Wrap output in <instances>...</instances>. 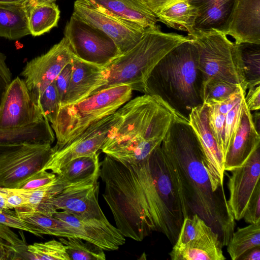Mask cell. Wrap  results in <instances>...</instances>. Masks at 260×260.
<instances>
[{
    "mask_svg": "<svg viewBox=\"0 0 260 260\" xmlns=\"http://www.w3.org/2000/svg\"><path fill=\"white\" fill-rule=\"evenodd\" d=\"M72 71V61L64 67L54 81L61 102V106L64 102L70 85Z\"/></svg>",
    "mask_w": 260,
    "mask_h": 260,
    "instance_id": "ee69618b",
    "label": "cell"
},
{
    "mask_svg": "<svg viewBox=\"0 0 260 260\" xmlns=\"http://www.w3.org/2000/svg\"><path fill=\"white\" fill-rule=\"evenodd\" d=\"M44 119L23 79L12 80L0 104V129L23 127Z\"/></svg>",
    "mask_w": 260,
    "mask_h": 260,
    "instance_id": "5bb4252c",
    "label": "cell"
},
{
    "mask_svg": "<svg viewBox=\"0 0 260 260\" xmlns=\"http://www.w3.org/2000/svg\"><path fill=\"white\" fill-rule=\"evenodd\" d=\"M204 83L198 50L190 38L158 61L146 80L144 93L157 96L180 118L188 122L192 109L204 103Z\"/></svg>",
    "mask_w": 260,
    "mask_h": 260,
    "instance_id": "3957f363",
    "label": "cell"
},
{
    "mask_svg": "<svg viewBox=\"0 0 260 260\" xmlns=\"http://www.w3.org/2000/svg\"><path fill=\"white\" fill-rule=\"evenodd\" d=\"M197 16V9L187 1L178 2L155 15L157 21L188 34L193 31Z\"/></svg>",
    "mask_w": 260,
    "mask_h": 260,
    "instance_id": "83f0119b",
    "label": "cell"
},
{
    "mask_svg": "<svg viewBox=\"0 0 260 260\" xmlns=\"http://www.w3.org/2000/svg\"><path fill=\"white\" fill-rule=\"evenodd\" d=\"M223 245L213 230L180 248H173L172 260H224Z\"/></svg>",
    "mask_w": 260,
    "mask_h": 260,
    "instance_id": "7402d4cb",
    "label": "cell"
},
{
    "mask_svg": "<svg viewBox=\"0 0 260 260\" xmlns=\"http://www.w3.org/2000/svg\"><path fill=\"white\" fill-rule=\"evenodd\" d=\"M199 53V67L204 82L210 78L221 79L247 87L241 73L235 44L225 34L215 30L193 31L187 36Z\"/></svg>",
    "mask_w": 260,
    "mask_h": 260,
    "instance_id": "52a82bcc",
    "label": "cell"
},
{
    "mask_svg": "<svg viewBox=\"0 0 260 260\" xmlns=\"http://www.w3.org/2000/svg\"><path fill=\"white\" fill-rule=\"evenodd\" d=\"M253 122L254 123L255 127L258 133H259L260 127V113L259 110H256L255 112L252 115Z\"/></svg>",
    "mask_w": 260,
    "mask_h": 260,
    "instance_id": "816d5d0a",
    "label": "cell"
},
{
    "mask_svg": "<svg viewBox=\"0 0 260 260\" xmlns=\"http://www.w3.org/2000/svg\"><path fill=\"white\" fill-rule=\"evenodd\" d=\"M73 57L69 43L64 37L46 53L26 63L20 75L37 103L45 89L73 61Z\"/></svg>",
    "mask_w": 260,
    "mask_h": 260,
    "instance_id": "4fadbf2b",
    "label": "cell"
},
{
    "mask_svg": "<svg viewBox=\"0 0 260 260\" xmlns=\"http://www.w3.org/2000/svg\"><path fill=\"white\" fill-rule=\"evenodd\" d=\"M60 11L54 2L28 6V19L30 35H42L57 25Z\"/></svg>",
    "mask_w": 260,
    "mask_h": 260,
    "instance_id": "4dcf8cb0",
    "label": "cell"
},
{
    "mask_svg": "<svg viewBox=\"0 0 260 260\" xmlns=\"http://www.w3.org/2000/svg\"><path fill=\"white\" fill-rule=\"evenodd\" d=\"M245 95L243 94L235 106L225 115V142L228 149L241 122Z\"/></svg>",
    "mask_w": 260,
    "mask_h": 260,
    "instance_id": "ab89813d",
    "label": "cell"
},
{
    "mask_svg": "<svg viewBox=\"0 0 260 260\" xmlns=\"http://www.w3.org/2000/svg\"><path fill=\"white\" fill-rule=\"evenodd\" d=\"M15 212L19 218L40 230L42 235L78 238L77 231L74 228L53 216H47L32 211Z\"/></svg>",
    "mask_w": 260,
    "mask_h": 260,
    "instance_id": "f1b7e54d",
    "label": "cell"
},
{
    "mask_svg": "<svg viewBox=\"0 0 260 260\" xmlns=\"http://www.w3.org/2000/svg\"><path fill=\"white\" fill-rule=\"evenodd\" d=\"M7 209H17L27 203L26 199L15 188H6Z\"/></svg>",
    "mask_w": 260,
    "mask_h": 260,
    "instance_id": "bcb514c9",
    "label": "cell"
},
{
    "mask_svg": "<svg viewBox=\"0 0 260 260\" xmlns=\"http://www.w3.org/2000/svg\"><path fill=\"white\" fill-rule=\"evenodd\" d=\"M182 1L187 0H142L145 5L155 16L162 10Z\"/></svg>",
    "mask_w": 260,
    "mask_h": 260,
    "instance_id": "c3c4849f",
    "label": "cell"
},
{
    "mask_svg": "<svg viewBox=\"0 0 260 260\" xmlns=\"http://www.w3.org/2000/svg\"><path fill=\"white\" fill-rule=\"evenodd\" d=\"M240 85L219 79L210 78L204 83V103L223 101L236 92Z\"/></svg>",
    "mask_w": 260,
    "mask_h": 260,
    "instance_id": "8d00e7d4",
    "label": "cell"
},
{
    "mask_svg": "<svg viewBox=\"0 0 260 260\" xmlns=\"http://www.w3.org/2000/svg\"><path fill=\"white\" fill-rule=\"evenodd\" d=\"M54 139L52 128L45 118L23 127L0 129V144L41 143L51 144Z\"/></svg>",
    "mask_w": 260,
    "mask_h": 260,
    "instance_id": "d4e9b609",
    "label": "cell"
},
{
    "mask_svg": "<svg viewBox=\"0 0 260 260\" xmlns=\"http://www.w3.org/2000/svg\"><path fill=\"white\" fill-rule=\"evenodd\" d=\"M74 185V184H73ZM71 185L60 175L47 183L34 189H16L27 200V203L15 209V212H36L39 213L46 202L60 193L66 187ZM16 189V188H15Z\"/></svg>",
    "mask_w": 260,
    "mask_h": 260,
    "instance_id": "4316f807",
    "label": "cell"
},
{
    "mask_svg": "<svg viewBox=\"0 0 260 260\" xmlns=\"http://www.w3.org/2000/svg\"><path fill=\"white\" fill-rule=\"evenodd\" d=\"M227 246L232 260H238L247 250L260 246V224H250L238 228L233 233Z\"/></svg>",
    "mask_w": 260,
    "mask_h": 260,
    "instance_id": "1f68e13d",
    "label": "cell"
},
{
    "mask_svg": "<svg viewBox=\"0 0 260 260\" xmlns=\"http://www.w3.org/2000/svg\"><path fill=\"white\" fill-rule=\"evenodd\" d=\"M2 187H0V191L2 190Z\"/></svg>",
    "mask_w": 260,
    "mask_h": 260,
    "instance_id": "9f6ffc18",
    "label": "cell"
},
{
    "mask_svg": "<svg viewBox=\"0 0 260 260\" xmlns=\"http://www.w3.org/2000/svg\"><path fill=\"white\" fill-rule=\"evenodd\" d=\"M230 171L228 203L235 220L239 221L243 218L252 195L260 184V146L242 166Z\"/></svg>",
    "mask_w": 260,
    "mask_h": 260,
    "instance_id": "2e32d148",
    "label": "cell"
},
{
    "mask_svg": "<svg viewBox=\"0 0 260 260\" xmlns=\"http://www.w3.org/2000/svg\"><path fill=\"white\" fill-rule=\"evenodd\" d=\"M187 1L197 9L193 31L215 30L226 35L237 0Z\"/></svg>",
    "mask_w": 260,
    "mask_h": 260,
    "instance_id": "d6986e66",
    "label": "cell"
},
{
    "mask_svg": "<svg viewBox=\"0 0 260 260\" xmlns=\"http://www.w3.org/2000/svg\"><path fill=\"white\" fill-rule=\"evenodd\" d=\"M148 189V213L154 232L172 245L178 239L185 213L173 174L160 145L144 159Z\"/></svg>",
    "mask_w": 260,
    "mask_h": 260,
    "instance_id": "5b68a950",
    "label": "cell"
},
{
    "mask_svg": "<svg viewBox=\"0 0 260 260\" xmlns=\"http://www.w3.org/2000/svg\"><path fill=\"white\" fill-rule=\"evenodd\" d=\"M100 176L93 177L66 187L49 199L39 213L52 216L58 210L80 218L107 219L98 202Z\"/></svg>",
    "mask_w": 260,
    "mask_h": 260,
    "instance_id": "8fae6325",
    "label": "cell"
},
{
    "mask_svg": "<svg viewBox=\"0 0 260 260\" xmlns=\"http://www.w3.org/2000/svg\"><path fill=\"white\" fill-rule=\"evenodd\" d=\"M56 177V174L42 169L20 182L15 188L20 189L38 188L49 183Z\"/></svg>",
    "mask_w": 260,
    "mask_h": 260,
    "instance_id": "b9f144b4",
    "label": "cell"
},
{
    "mask_svg": "<svg viewBox=\"0 0 260 260\" xmlns=\"http://www.w3.org/2000/svg\"><path fill=\"white\" fill-rule=\"evenodd\" d=\"M121 119L117 110L87 127L60 149L53 151L42 170L57 175L60 169L76 158L97 153L101 149L113 128Z\"/></svg>",
    "mask_w": 260,
    "mask_h": 260,
    "instance_id": "7c38bea8",
    "label": "cell"
},
{
    "mask_svg": "<svg viewBox=\"0 0 260 260\" xmlns=\"http://www.w3.org/2000/svg\"><path fill=\"white\" fill-rule=\"evenodd\" d=\"M260 146V135L256 131L252 114L244 102L239 126L231 140L224 157L225 171L241 167Z\"/></svg>",
    "mask_w": 260,
    "mask_h": 260,
    "instance_id": "ac0fdd59",
    "label": "cell"
},
{
    "mask_svg": "<svg viewBox=\"0 0 260 260\" xmlns=\"http://www.w3.org/2000/svg\"><path fill=\"white\" fill-rule=\"evenodd\" d=\"M59 241L64 245L70 260L106 259L104 250L89 242L73 237H61Z\"/></svg>",
    "mask_w": 260,
    "mask_h": 260,
    "instance_id": "836d02e7",
    "label": "cell"
},
{
    "mask_svg": "<svg viewBox=\"0 0 260 260\" xmlns=\"http://www.w3.org/2000/svg\"><path fill=\"white\" fill-rule=\"evenodd\" d=\"M188 123L193 129L203 149L205 167L213 191H224V158L214 138L208 124V107L206 104L191 110Z\"/></svg>",
    "mask_w": 260,
    "mask_h": 260,
    "instance_id": "9a60e30c",
    "label": "cell"
},
{
    "mask_svg": "<svg viewBox=\"0 0 260 260\" xmlns=\"http://www.w3.org/2000/svg\"><path fill=\"white\" fill-rule=\"evenodd\" d=\"M33 260H70L64 245L54 239L28 245Z\"/></svg>",
    "mask_w": 260,
    "mask_h": 260,
    "instance_id": "d590c367",
    "label": "cell"
},
{
    "mask_svg": "<svg viewBox=\"0 0 260 260\" xmlns=\"http://www.w3.org/2000/svg\"><path fill=\"white\" fill-rule=\"evenodd\" d=\"M213 230L197 214L186 216L173 248H180Z\"/></svg>",
    "mask_w": 260,
    "mask_h": 260,
    "instance_id": "e575fe53",
    "label": "cell"
},
{
    "mask_svg": "<svg viewBox=\"0 0 260 260\" xmlns=\"http://www.w3.org/2000/svg\"><path fill=\"white\" fill-rule=\"evenodd\" d=\"M28 6L23 3H0V37L17 40L30 35Z\"/></svg>",
    "mask_w": 260,
    "mask_h": 260,
    "instance_id": "cb8c5ba5",
    "label": "cell"
},
{
    "mask_svg": "<svg viewBox=\"0 0 260 260\" xmlns=\"http://www.w3.org/2000/svg\"><path fill=\"white\" fill-rule=\"evenodd\" d=\"M238 259L260 260V246L255 247L247 250Z\"/></svg>",
    "mask_w": 260,
    "mask_h": 260,
    "instance_id": "681fc988",
    "label": "cell"
},
{
    "mask_svg": "<svg viewBox=\"0 0 260 260\" xmlns=\"http://www.w3.org/2000/svg\"><path fill=\"white\" fill-rule=\"evenodd\" d=\"M160 147L176 182L185 216L197 214L217 234L223 246H227L235 220L225 191L212 190L203 149L188 122L176 119Z\"/></svg>",
    "mask_w": 260,
    "mask_h": 260,
    "instance_id": "6da1fadb",
    "label": "cell"
},
{
    "mask_svg": "<svg viewBox=\"0 0 260 260\" xmlns=\"http://www.w3.org/2000/svg\"><path fill=\"white\" fill-rule=\"evenodd\" d=\"M133 89L126 85L101 90L76 103L60 107L51 127L57 142L53 151L61 149L90 125L118 110L132 98Z\"/></svg>",
    "mask_w": 260,
    "mask_h": 260,
    "instance_id": "8992f818",
    "label": "cell"
},
{
    "mask_svg": "<svg viewBox=\"0 0 260 260\" xmlns=\"http://www.w3.org/2000/svg\"><path fill=\"white\" fill-rule=\"evenodd\" d=\"M56 0H28L26 2L29 7L37 4L53 3Z\"/></svg>",
    "mask_w": 260,
    "mask_h": 260,
    "instance_id": "db71d44e",
    "label": "cell"
},
{
    "mask_svg": "<svg viewBox=\"0 0 260 260\" xmlns=\"http://www.w3.org/2000/svg\"><path fill=\"white\" fill-rule=\"evenodd\" d=\"M205 104L208 107L209 127L224 158L228 150L225 142V115L220 113L213 104Z\"/></svg>",
    "mask_w": 260,
    "mask_h": 260,
    "instance_id": "f35d334b",
    "label": "cell"
},
{
    "mask_svg": "<svg viewBox=\"0 0 260 260\" xmlns=\"http://www.w3.org/2000/svg\"><path fill=\"white\" fill-rule=\"evenodd\" d=\"M0 259H31L28 245L10 227L0 223Z\"/></svg>",
    "mask_w": 260,
    "mask_h": 260,
    "instance_id": "d6a6232c",
    "label": "cell"
},
{
    "mask_svg": "<svg viewBox=\"0 0 260 260\" xmlns=\"http://www.w3.org/2000/svg\"><path fill=\"white\" fill-rule=\"evenodd\" d=\"M189 39L188 36L162 32L156 24L146 29L134 47L100 66L98 85L90 95L122 85L144 93L146 80L158 61L173 48Z\"/></svg>",
    "mask_w": 260,
    "mask_h": 260,
    "instance_id": "277c9868",
    "label": "cell"
},
{
    "mask_svg": "<svg viewBox=\"0 0 260 260\" xmlns=\"http://www.w3.org/2000/svg\"><path fill=\"white\" fill-rule=\"evenodd\" d=\"M52 153L49 143L20 144L0 156V187L15 188L42 170Z\"/></svg>",
    "mask_w": 260,
    "mask_h": 260,
    "instance_id": "30bf717a",
    "label": "cell"
},
{
    "mask_svg": "<svg viewBox=\"0 0 260 260\" xmlns=\"http://www.w3.org/2000/svg\"><path fill=\"white\" fill-rule=\"evenodd\" d=\"M6 57L0 52V104L3 96L11 82L12 73L6 62Z\"/></svg>",
    "mask_w": 260,
    "mask_h": 260,
    "instance_id": "f6af8a7d",
    "label": "cell"
},
{
    "mask_svg": "<svg viewBox=\"0 0 260 260\" xmlns=\"http://www.w3.org/2000/svg\"><path fill=\"white\" fill-rule=\"evenodd\" d=\"M105 8L122 18L133 21L147 29L156 24L155 16L142 0H84Z\"/></svg>",
    "mask_w": 260,
    "mask_h": 260,
    "instance_id": "603a6c76",
    "label": "cell"
},
{
    "mask_svg": "<svg viewBox=\"0 0 260 260\" xmlns=\"http://www.w3.org/2000/svg\"><path fill=\"white\" fill-rule=\"evenodd\" d=\"M26 2L25 0H0V3H23Z\"/></svg>",
    "mask_w": 260,
    "mask_h": 260,
    "instance_id": "11a10c76",
    "label": "cell"
},
{
    "mask_svg": "<svg viewBox=\"0 0 260 260\" xmlns=\"http://www.w3.org/2000/svg\"><path fill=\"white\" fill-rule=\"evenodd\" d=\"M101 162L96 153L74 159L66 164L57 175L71 185L87 179L100 176Z\"/></svg>",
    "mask_w": 260,
    "mask_h": 260,
    "instance_id": "f546056e",
    "label": "cell"
},
{
    "mask_svg": "<svg viewBox=\"0 0 260 260\" xmlns=\"http://www.w3.org/2000/svg\"><path fill=\"white\" fill-rule=\"evenodd\" d=\"M37 103L44 118L51 125L54 124L59 114L61 102L54 82L45 89Z\"/></svg>",
    "mask_w": 260,
    "mask_h": 260,
    "instance_id": "74e56055",
    "label": "cell"
},
{
    "mask_svg": "<svg viewBox=\"0 0 260 260\" xmlns=\"http://www.w3.org/2000/svg\"><path fill=\"white\" fill-rule=\"evenodd\" d=\"M72 15L107 34L115 42L121 54L134 47L146 30L136 22L84 0L74 2Z\"/></svg>",
    "mask_w": 260,
    "mask_h": 260,
    "instance_id": "9c48e42d",
    "label": "cell"
},
{
    "mask_svg": "<svg viewBox=\"0 0 260 260\" xmlns=\"http://www.w3.org/2000/svg\"><path fill=\"white\" fill-rule=\"evenodd\" d=\"M117 111L121 119L101 150L126 164L148 156L161 145L172 122L180 118L159 98L146 94L130 100Z\"/></svg>",
    "mask_w": 260,
    "mask_h": 260,
    "instance_id": "7a4b0ae2",
    "label": "cell"
},
{
    "mask_svg": "<svg viewBox=\"0 0 260 260\" xmlns=\"http://www.w3.org/2000/svg\"><path fill=\"white\" fill-rule=\"evenodd\" d=\"M235 44L241 73L247 89L260 84V44Z\"/></svg>",
    "mask_w": 260,
    "mask_h": 260,
    "instance_id": "484cf974",
    "label": "cell"
},
{
    "mask_svg": "<svg viewBox=\"0 0 260 260\" xmlns=\"http://www.w3.org/2000/svg\"><path fill=\"white\" fill-rule=\"evenodd\" d=\"M20 144H0V156L7 152L8 151L14 148Z\"/></svg>",
    "mask_w": 260,
    "mask_h": 260,
    "instance_id": "f5cc1de1",
    "label": "cell"
},
{
    "mask_svg": "<svg viewBox=\"0 0 260 260\" xmlns=\"http://www.w3.org/2000/svg\"><path fill=\"white\" fill-rule=\"evenodd\" d=\"M243 218L250 224H260V184L254 190Z\"/></svg>",
    "mask_w": 260,
    "mask_h": 260,
    "instance_id": "7bdbcfd3",
    "label": "cell"
},
{
    "mask_svg": "<svg viewBox=\"0 0 260 260\" xmlns=\"http://www.w3.org/2000/svg\"><path fill=\"white\" fill-rule=\"evenodd\" d=\"M74 56L93 64L105 66L121 54L107 34L72 15L64 30Z\"/></svg>",
    "mask_w": 260,
    "mask_h": 260,
    "instance_id": "ba28073f",
    "label": "cell"
},
{
    "mask_svg": "<svg viewBox=\"0 0 260 260\" xmlns=\"http://www.w3.org/2000/svg\"><path fill=\"white\" fill-rule=\"evenodd\" d=\"M227 35L237 44H260V0H237Z\"/></svg>",
    "mask_w": 260,
    "mask_h": 260,
    "instance_id": "ffe728a7",
    "label": "cell"
},
{
    "mask_svg": "<svg viewBox=\"0 0 260 260\" xmlns=\"http://www.w3.org/2000/svg\"><path fill=\"white\" fill-rule=\"evenodd\" d=\"M70 85L61 107L72 105L89 96L96 88L100 66L86 62L74 56Z\"/></svg>",
    "mask_w": 260,
    "mask_h": 260,
    "instance_id": "44dd1931",
    "label": "cell"
},
{
    "mask_svg": "<svg viewBox=\"0 0 260 260\" xmlns=\"http://www.w3.org/2000/svg\"><path fill=\"white\" fill-rule=\"evenodd\" d=\"M0 223L10 228L18 229L28 232L35 236L42 237V234L40 230L19 218L15 213L6 209L0 211Z\"/></svg>",
    "mask_w": 260,
    "mask_h": 260,
    "instance_id": "60d3db41",
    "label": "cell"
},
{
    "mask_svg": "<svg viewBox=\"0 0 260 260\" xmlns=\"http://www.w3.org/2000/svg\"><path fill=\"white\" fill-rule=\"evenodd\" d=\"M245 102L248 108L251 111L259 110L260 109V85L259 84L248 88L247 95H245Z\"/></svg>",
    "mask_w": 260,
    "mask_h": 260,
    "instance_id": "7dc6e473",
    "label": "cell"
},
{
    "mask_svg": "<svg viewBox=\"0 0 260 260\" xmlns=\"http://www.w3.org/2000/svg\"><path fill=\"white\" fill-rule=\"evenodd\" d=\"M6 193L7 190L5 188H3L0 191V211H2L7 209L6 205Z\"/></svg>",
    "mask_w": 260,
    "mask_h": 260,
    "instance_id": "f907efd6",
    "label": "cell"
},
{
    "mask_svg": "<svg viewBox=\"0 0 260 260\" xmlns=\"http://www.w3.org/2000/svg\"><path fill=\"white\" fill-rule=\"evenodd\" d=\"M53 216L74 228L78 238L94 244L104 250H117L125 242V237L108 219L80 218L63 211H57Z\"/></svg>",
    "mask_w": 260,
    "mask_h": 260,
    "instance_id": "e0dca14e",
    "label": "cell"
},
{
    "mask_svg": "<svg viewBox=\"0 0 260 260\" xmlns=\"http://www.w3.org/2000/svg\"><path fill=\"white\" fill-rule=\"evenodd\" d=\"M25 1H27L28 0H25Z\"/></svg>",
    "mask_w": 260,
    "mask_h": 260,
    "instance_id": "6f0895ef",
    "label": "cell"
}]
</instances>
